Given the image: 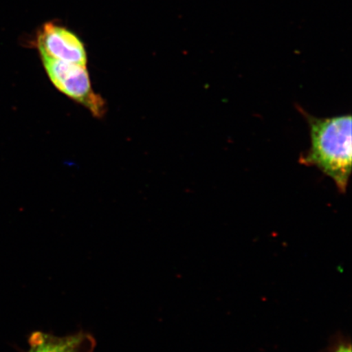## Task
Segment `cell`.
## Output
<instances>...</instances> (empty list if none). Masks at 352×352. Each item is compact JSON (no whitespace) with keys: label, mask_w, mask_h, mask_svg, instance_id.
I'll list each match as a JSON object with an SVG mask.
<instances>
[{"label":"cell","mask_w":352,"mask_h":352,"mask_svg":"<svg viewBox=\"0 0 352 352\" xmlns=\"http://www.w3.org/2000/svg\"><path fill=\"white\" fill-rule=\"evenodd\" d=\"M298 109L308 123L311 138L309 151L299 162L318 167L333 180L338 191L345 193L351 173V116L318 118Z\"/></svg>","instance_id":"cell-1"},{"label":"cell","mask_w":352,"mask_h":352,"mask_svg":"<svg viewBox=\"0 0 352 352\" xmlns=\"http://www.w3.org/2000/svg\"><path fill=\"white\" fill-rule=\"evenodd\" d=\"M41 57L47 76L57 90L83 105L95 118L104 117L107 104L92 88L87 66Z\"/></svg>","instance_id":"cell-2"},{"label":"cell","mask_w":352,"mask_h":352,"mask_svg":"<svg viewBox=\"0 0 352 352\" xmlns=\"http://www.w3.org/2000/svg\"><path fill=\"white\" fill-rule=\"evenodd\" d=\"M36 46L41 56L87 66L85 44L76 34L52 22L46 23L39 30Z\"/></svg>","instance_id":"cell-3"},{"label":"cell","mask_w":352,"mask_h":352,"mask_svg":"<svg viewBox=\"0 0 352 352\" xmlns=\"http://www.w3.org/2000/svg\"><path fill=\"white\" fill-rule=\"evenodd\" d=\"M29 343L28 352H94L96 345L94 336L85 332L58 337L38 331L30 336Z\"/></svg>","instance_id":"cell-4"},{"label":"cell","mask_w":352,"mask_h":352,"mask_svg":"<svg viewBox=\"0 0 352 352\" xmlns=\"http://www.w3.org/2000/svg\"><path fill=\"white\" fill-rule=\"evenodd\" d=\"M334 352H351V346L350 344H343L334 351Z\"/></svg>","instance_id":"cell-5"}]
</instances>
